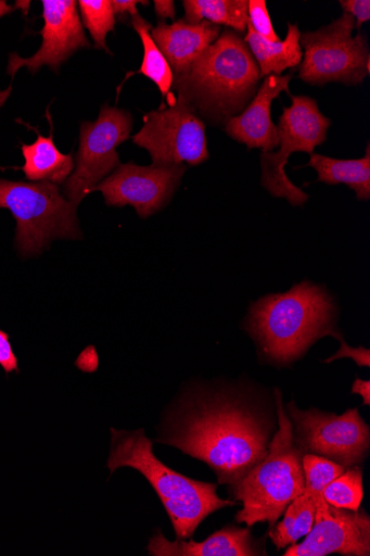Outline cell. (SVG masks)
<instances>
[{
	"label": "cell",
	"mask_w": 370,
	"mask_h": 556,
	"mask_svg": "<svg viewBox=\"0 0 370 556\" xmlns=\"http://www.w3.org/2000/svg\"><path fill=\"white\" fill-rule=\"evenodd\" d=\"M291 99L292 105L283 109L278 126L280 150L260 154V185L273 197L288 200L291 206L303 207L309 194L290 180L285 166L294 153L314 154L315 148L327 141L332 123L315 99L308 96H291Z\"/></svg>",
	"instance_id": "cell-8"
},
{
	"label": "cell",
	"mask_w": 370,
	"mask_h": 556,
	"mask_svg": "<svg viewBox=\"0 0 370 556\" xmlns=\"http://www.w3.org/2000/svg\"><path fill=\"white\" fill-rule=\"evenodd\" d=\"M303 470L305 491L310 495L323 494L326 488L341 476L346 468L315 454H304Z\"/></svg>",
	"instance_id": "cell-26"
},
{
	"label": "cell",
	"mask_w": 370,
	"mask_h": 556,
	"mask_svg": "<svg viewBox=\"0 0 370 556\" xmlns=\"http://www.w3.org/2000/svg\"><path fill=\"white\" fill-rule=\"evenodd\" d=\"M260 79L244 39L225 28L215 43L175 77L171 90L204 124L225 128L248 106Z\"/></svg>",
	"instance_id": "cell-3"
},
{
	"label": "cell",
	"mask_w": 370,
	"mask_h": 556,
	"mask_svg": "<svg viewBox=\"0 0 370 556\" xmlns=\"http://www.w3.org/2000/svg\"><path fill=\"white\" fill-rule=\"evenodd\" d=\"M337 340L341 342L340 350L335 353L334 356L324 361V364H332L333 362L340 359H353L359 367L369 368L370 367V357L369 350L363 346L352 348L344 339L343 336L339 337Z\"/></svg>",
	"instance_id": "cell-28"
},
{
	"label": "cell",
	"mask_w": 370,
	"mask_h": 556,
	"mask_svg": "<svg viewBox=\"0 0 370 556\" xmlns=\"http://www.w3.org/2000/svg\"><path fill=\"white\" fill-rule=\"evenodd\" d=\"M13 11L14 9L8 5L7 2H4V0L3 2H0V18L8 14H11Z\"/></svg>",
	"instance_id": "cell-34"
},
{
	"label": "cell",
	"mask_w": 370,
	"mask_h": 556,
	"mask_svg": "<svg viewBox=\"0 0 370 556\" xmlns=\"http://www.w3.org/2000/svg\"><path fill=\"white\" fill-rule=\"evenodd\" d=\"M340 5L344 13L349 14L355 20V29L360 31L361 26L370 21L369 0H340Z\"/></svg>",
	"instance_id": "cell-29"
},
{
	"label": "cell",
	"mask_w": 370,
	"mask_h": 556,
	"mask_svg": "<svg viewBox=\"0 0 370 556\" xmlns=\"http://www.w3.org/2000/svg\"><path fill=\"white\" fill-rule=\"evenodd\" d=\"M0 365L10 374L17 370V359L14 355L8 333L0 330Z\"/></svg>",
	"instance_id": "cell-30"
},
{
	"label": "cell",
	"mask_w": 370,
	"mask_h": 556,
	"mask_svg": "<svg viewBox=\"0 0 370 556\" xmlns=\"http://www.w3.org/2000/svg\"><path fill=\"white\" fill-rule=\"evenodd\" d=\"M315 514V501L308 492L304 491L289 504L283 515L284 519L271 528L268 536L279 551L294 545L310 532Z\"/></svg>",
	"instance_id": "cell-22"
},
{
	"label": "cell",
	"mask_w": 370,
	"mask_h": 556,
	"mask_svg": "<svg viewBox=\"0 0 370 556\" xmlns=\"http://www.w3.org/2000/svg\"><path fill=\"white\" fill-rule=\"evenodd\" d=\"M279 429L266 457L257 463L237 484L229 488L233 501L243 508L235 516L238 523L252 528L269 523L273 528L289 504L305 491L302 451L293 438L282 392L275 390ZM239 503V502H238Z\"/></svg>",
	"instance_id": "cell-5"
},
{
	"label": "cell",
	"mask_w": 370,
	"mask_h": 556,
	"mask_svg": "<svg viewBox=\"0 0 370 556\" xmlns=\"http://www.w3.org/2000/svg\"><path fill=\"white\" fill-rule=\"evenodd\" d=\"M293 438L303 454H315L344 468L360 466L370 450V429L358 408L342 416L316 408L301 410L294 400L285 407Z\"/></svg>",
	"instance_id": "cell-9"
},
{
	"label": "cell",
	"mask_w": 370,
	"mask_h": 556,
	"mask_svg": "<svg viewBox=\"0 0 370 556\" xmlns=\"http://www.w3.org/2000/svg\"><path fill=\"white\" fill-rule=\"evenodd\" d=\"M288 36L284 40L272 42L259 37L247 23V33L243 38L253 55L260 78L270 75L282 76L290 68L301 65L303 50L299 43L301 31L297 24H288Z\"/></svg>",
	"instance_id": "cell-18"
},
{
	"label": "cell",
	"mask_w": 370,
	"mask_h": 556,
	"mask_svg": "<svg viewBox=\"0 0 370 556\" xmlns=\"http://www.w3.org/2000/svg\"><path fill=\"white\" fill-rule=\"evenodd\" d=\"M355 20L347 13L330 25L301 34L303 60L299 78L311 86L340 83L359 86L370 74V49Z\"/></svg>",
	"instance_id": "cell-7"
},
{
	"label": "cell",
	"mask_w": 370,
	"mask_h": 556,
	"mask_svg": "<svg viewBox=\"0 0 370 556\" xmlns=\"http://www.w3.org/2000/svg\"><path fill=\"white\" fill-rule=\"evenodd\" d=\"M85 27L89 30L97 49L110 53L105 39L115 31L116 16L111 0H80L78 2Z\"/></svg>",
	"instance_id": "cell-24"
},
{
	"label": "cell",
	"mask_w": 370,
	"mask_h": 556,
	"mask_svg": "<svg viewBox=\"0 0 370 556\" xmlns=\"http://www.w3.org/2000/svg\"><path fill=\"white\" fill-rule=\"evenodd\" d=\"M115 16L123 23H126L129 17L136 16L138 13V4L146 7L148 2H141V0H114L112 2Z\"/></svg>",
	"instance_id": "cell-31"
},
{
	"label": "cell",
	"mask_w": 370,
	"mask_h": 556,
	"mask_svg": "<svg viewBox=\"0 0 370 556\" xmlns=\"http://www.w3.org/2000/svg\"><path fill=\"white\" fill-rule=\"evenodd\" d=\"M186 172V165L144 167L128 163L92 191L102 192L109 206H132L140 218L146 219L169 204Z\"/></svg>",
	"instance_id": "cell-12"
},
{
	"label": "cell",
	"mask_w": 370,
	"mask_h": 556,
	"mask_svg": "<svg viewBox=\"0 0 370 556\" xmlns=\"http://www.w3.org/2000/svg\"><path fill=\"white\" fill-rule=\"evenodd\" d=\"M132 141L148 150L154 166H199L208 157L205 124L180 99L144 115Z\"/></svg>",
	"instance_id": "cell-11"
},
{
	"label": "cell",
	"mask_w": 370,
	"mask_h": 556,
	"mask_svg": "<svg viewBox=\"0 0 370 556\" xmlns=\"http://www.w3.org/2000/svg\"><path fill=\"white\" fill-rule=\"evenodd\" d=\"M323 497L335 508L359 510L363 497L361 468H347L326 488Z\"/></svg>",
	"instance_id": "cell-25"
},
{
	"label": "cell",
	"mask_w": 370,
	"mask_h": 556,
	"mask_svg": "<svg viewBox=\"0 0 370 556\" xmlns=\"http://www.w3.org/2000/svg\"><path fill=\"white\" fill-rule=\"evenodd\" d=\"M25 165L22 168L30 181H48L55 185L65 184L75 168L72 155L61 153L54 136L43 137L38 134L31 144H23Z\"/></svg>",
	"instance_id": "cell-19"
},
{
	"label": "cell",
	"mask_w": 370,
	"mask_h": 556,
	"mask_svg": "<svg viewBox=\"0 0 370 556\" xmlns=\"http://www.w3.org/2000/svg\"><path fill=\"white\" fill-rule=\"evenodd\" d=\"M107 467L112 475L119 468L139 471L161 497L180 540L191 539L208 516L239 504L221 498L217 493L218 484L190 479L158 460L143 429H112Z\"/></svg>",
	"instance_id": "cell-4"
},
{
	"label": "cell",
	"mask_w": 370,
	"mask_h": 556,
	"mask_svg": "<svg viewBox=\"0 0 370 556\" xmlns=\"http://www.w3.org/2000/svg\"><path fill=\"white\" fill-rule=\"evenodd\" d=\"M131 24L143 46L141 68L135 74L143 75L153 81L165 98L171 92L175 75L169 63L151 37L153 26L140 14L131 17Z\"/></svg>",
	"instance_id": "cell-23"
},
{
	"label": "cell",
	"mask_w": 370,
	"mask_h": 556,
	"mask_svg": "<svg viewBox=\"0 0 370 556\" xmlns=\"http://www.w3.org/2000/svg\"><path fill=\"white\" fill-rule=\"evenodd\" d=\"M352 393L360 395L365 406H370V382L368 380L363 381L356 377L352 387Z\"/></svg>",
	"instance_id": "cell-33"
},
{
	"label": "cell",
	"mask_w": 370,
	"mask_h": 556,
	"mask_svg": "<svg viewBox=\"0 0 370 556\" xmlns=\"http://www.w3.org/2000/svg\"><path fill=\"white\" fill-rule=\"evenodd\" d=\"M183 21L196 25L203 21L226 26L237 34L246 31L248 23L247 0H184Z\"/></svg>",
	"instance_id": "cell-21"
},
{
	"label": "cell",
	"mask_w": 370,
	"mask_h": 556,
	"mask_svg": "<svg viewBox=\"0 0 370 556\" xmlns=\"http://www.w3.org/2000/svg\"><path fill=\"white\" fill-rule=\"evenodd\" d=\"M317 173V181L331 186L346 185L360 201L370 199V147L360 160H335L319 154H311L306 165Z\"/></svg>",
	"instance_id": "cell-20"
},
{
	"label": "cell",
	"mask_w": 370,
	"mask_h": 556,
	"mask_svg": "<svg viewBox=\"0 0 370 556\" xmlns=\"http://www.w3.org/2000/svg\"><path fill=\"white\" fill-rule=\"evenodd\" d=\"M222 27L203 21L191 25L179 20L169 25L158 21L151 37L169 63L175 77L184 73L222 33Z\"/></svg>",
	"instance_id": "cell-17"
},
{
	"label": "cell",
	"mask_w": 370,
	"mask_h": 556,
	"mask_svg": "<svg viewBox=\"0 0 370 556\" xmlns=\"http://www.w3.org/2000/svg\"><path fill=\"white\" fill-rule=\"evenodd\" d=\"M166 424L155 442L206 464L231 488L266 457L279 429L275 391L247 379L200 384Z\"/></svg>",
	"instance_id": "cell-1"
},
{
	"label": "cell",
	"mask_w": 370,
	"mask_h": 556,
	"mask_svg": "<svg viewBox=\"0 0 370 556\" xmlns=\"http://www.w3.org/2000/svg\"><path fill=\"white\" fill-rule=\"evenodd\" d=\"M0 208L17 222L16 244L23 255L39 254L52 240L81 239L77 206L48 181L0 180Z\"/></svg>",
	"instance_id": "cell-6"
},
{
	"label": "cell",
	"mask_w": 370,
	"mask_h": 556,
	"mask_svg": "<svg viewBox=\"0 0 370 556\" xmlns=\"http://www.w3.org/2000/svg\"><path fill=\"white\" fill-rule=\"evenodd\" d=\"M43 28L39 31L42 43L38 52L30 59H22L12 54L9 60L8 73L13 78L22 67L33 75L42 66L59 72L61 66L77 50L90 48L75 0H42Z\"/></svg>",
	"instance_id": "cell-14"
},
{
	"label": "cell",
	"mask_w": 370,
	"mask_h": 556,
	"mask_svg": "<svg viewBox=\"0 0 370 556\" xmlns=\"http://www.w3.org/2000/svg\"><path fill=\"white\" fill-rule=\"evenodd\" d=\"M248 23L259 37L272 42L281 41L264 0H248Z\"/></svg>",
	"instance_id": "cell-27"
},
{
	"label": "cell",
	"mask_w": 370,
	"mask_h": 556,
	"mask_svg": "<svg viewBox=\"0 0 370 556\" xmlns=\"http://www.w3.org/2000/svg\"><path fill=\"white\" fill-rule=\"evenodd\" d=\"M316 514L312 528L299 544L286 548L284 556L370 555V518L365 510L335 508L323 494L311 495Z\"/></svg>",
	"instance_id": "cell-13"
},
{
	"label": "cell",
	"mask_w": 370,
	"mask_h": 556,
	"mask_svg": "<svg viewBox=\"0 0 370 556\" xmlns=\"http://www.w3.org/2000/svg\"><path fill=\"white\" fill-rule=\"evenodd\" d=\"M339 318L337 300L328 287L304 280L286 292L252 302L243 328L261 364L289 368L303 359L315 342L343 336Z\"/></svg>",
	"instance_id": "cell-2"
},
{
	"label": "cell",
	"mask_w": 370,
	"mask_h": 556,
	"mask_svg": "<svg viewBox=\"0 0 370 556\" xmlns=\"http://www.w3.org/2000/svg\"><path fill=\"white\" fill-rule=\"evenodd\" d=\"M264 540L253 536L251 528L228 526L203 542L180 540L171 542L157 531L149 541L152 556H259L268 555Z\"/></svg>",
	"instance_id": "cell-16"
},
{
	"label": "cell",
	"mask_w": 370,
	"mask_h": 556,
	"mask_svg": "<svg viewBox=\"0 0 370 556\" xmlns=\"http://www.w3.org/2000/svg\"><path fill=\"white\" fill-rule=\"evenodd\" d=\"M153 4L158 21L175 20L176 7L174 0H154Z\"/></svg>",
	"instance_id": "cell-32"
},
{
	"label": "cell",
	"mask_w": 370,
	"mask_h": 556,
	"mask_svg": "<svg viewBox=\"0 0 370 556\" xmlns=\"http://www.w3.org/2000/svg\"><path fill=\"white\" fill-rule=\"evenodd\" d=\"M132 127L133 118L128 111L107 104L94 123H82L76 169L64 188L75 206L120 166L117 148L130 138Z\"/></svg>",
	"instance_id": "cell-10"
},
{
	"label": "cell",
	"mask_w": 370,
	"mask_h": 556,
	"mask_svg": "<svg viewBox=\"0 0 370 556\" xmlns=\"http://www.w3.org/2000/svg\"><path fill=\"white\" fill-rule=\"evenodd\" d=\"M292 77L290 74L264 78L245 111L226 124L227 135L245 144L248 150L260 149L261 153H273L280 140L278 126L271 116L272 104L282 91L289 92Z\"/></svg>",
	"instance_id": "cell-15"
}]
</instances>
